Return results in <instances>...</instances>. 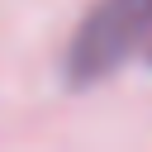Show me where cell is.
<instances>
[{
  "mask_svg": "<svg viewBox=\"0 0 152 152\" xmlns=\"http://www.w3.org/2000/svg\"><path fill=\"white\" fill-rule=\"evenodd\" d=\"M147 52H152V43H147Z\"/></svg>",
  "mask_w": 152,
  "mask_h": 152,
  "instance_id": "7a4b0ae2",
  "label": "cell"
},
{
  "mask_svg": "<svg viewBox=\"0 0 152 152\" xmlns=\"http://www.w3.org/2000/svg\"><path fill=\"white\" fill-rule=\"evenodd\" d=\"M152 38V0H100L66 43V86H95Z\"/></svg>",
  "mask_w": 152,
  "mask_h": 152,
  "instance_id": "6da1fadb",
  "label": "cell"
}]
</instances>
